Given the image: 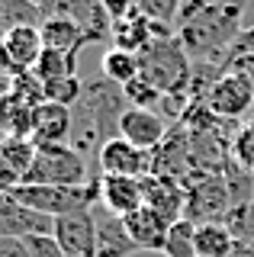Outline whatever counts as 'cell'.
<instances>
[{
    "label": "cell",
    "mask_w": 254,
    "mask_h": 257,
    "mask_svg": "<svg viewBox=\"0 0 254 257\" xmlns=\"http://www.w3.org/2000/svg\"><path fill=\"white\" fill-rule=\"evenodd\" d=\"M184 4L187 0H139V13L145 16V20H152L158 23V26H177V20H180V10H184Z\"/></svg>",
    "instance_id": "cell-28"
},
{
    "label": "cell",
    "mask_w": 254,
    "mask_h": 257,
    "mask_svg": "<svg viewBox=\"0 0 254 257\" xmlns=\"http://www.w3.org/2000/svg\"><path fill=\"white\" fill-rule=\"evenodd\" d=\"M52 238L58 241L65 257H97V215H93V209L55 219Z\"/></svg>",
    "instance_id": "cell-10"
},
{
    "label": "cell",
    "mask_w": 254,
    "mask_h": 257,
    "mask_svg": "<svg viewBox=\"0 0 254 257\" xmlns=\"http://www.w3.org/2000/svg\"><path fill=\"white\" fill-rule=\"evenodd\" d=\"M228 257H254V247H248V244H241V241H238L235 251L228 254Z\"/></svg>",
    "instance_id": "cell-36"
},
{
    "label": "cell",
    "mask_w": 254,
    "mask_h": 257,
    "mask_svg": "<svg viewBox=\"0 0 254 257\" xmlns=\"http://www.w3.org/2000/svg\"><path fill=\"white\" fill-rule=\"evenodd\" d=\"M33 187H87V161L74 145H39L33 171L26 174Z\"/></svg>",
    "instance_id": "cell-3"
},
{
    "label": "cell",
    "mask_w": 254,
    "mask_h": 257,
    "mask_svg": "<svg viewBox=\"0 0 254 257\" xmlns=\"http://www.w3.org/2000/svg\"><path fill=\"white\" fill-rule=\"evenodd\" d=\"M0 257H29V247L23 238H0Z\"/></svg>",
    "instance_id": "cell-34"
},
{
    "label": "cell",
    "mask_w": 254,
    "mask_h": 257,
    "mask_svg": "<svg viewBox=\"0 0 254 257\" xmlns=\"http://www.w3.org/2000/svg\"><path fill=\"white\" fill-rule=\"evenodd\" d=\"M4 39H7V48H10V58H13V71H33L45 52L39 26H17Z\"/></svg>",
    "instance_id": "cell-16"
},
{
    "label": "cell",
    "mask_w": 254,
    "mask_h": 257,
    "mask_svg": "<svg viewBox=\"0 0 254 257\" xmlns=\"http://www.w3.org/2000/svg\"><path fill=\"white\" fill-rule=\"evenodd\" d=\"M103 4H109V0H103ZM136 4H139V0H136Z\"/></svg>",
    "instance_id": "cell-38"
},
{
    "label": "cell",
    "mask_w": 254,
    "mask_h": 257,
    "mask_svg": "<svg viewBox=\"0 0 254 257\" xmlns=\"http://www.w3.org/2000/svg\"><path fill=\"white\" fill-rule=\"evenodd\" d=\"M71 109L58 106V103H39L36 116H33V132L29 139L36 145H68L71 139Z\"/></svg>",
    "instance_id": "cell-15"
},
{
    "label": "cell",
    "mask_w": 254,
    "mask_h": 257,
    "mask_svg": "<svg viewBox=\"0 0 254 257\" xmlns=\"http://www.w3.org/2000/svg\"><path fill=\"white\" fill-rule=\"evenodd\" d=\"M122 225H125V231H129L132 244H136L139 251H155V254L164 251V241H168L171 222L164 219V215H158L155 209L142 206L132 215H125Z\"/></svg>",
    "instance_id": "cell-14"
},
{
    "label": "cell",
    "mask_w": 254,
    "mask_h": 257,
    "mask_svg": "<svg viewBox=\"0 0 254 257\" xmlns=\"http://www.w3.org/2000/svg\"><path fill=\"white\" fill-rule=\"evenodd\" d=\"M10 74H13V58H10V48H7V39L0 36V77L10 80Z\"/></svg>",
    "instance_id": "cell-35"
},
{
    "label": "cell",
    "mask_w": 254,
    "mask_h": 257,
    "mask_svg": "<svg viewBox=\"0 0 254 257\" xmlns=\"http://www.w3.org/2000/svg\"><path fill=\"white\" fill-rule=\"evenodd\" d=\"M122 93H125V100H129V106H142V109H155L158 100H161V90L152 87L145 77H136L132 84H125Z\"/></svg>",
    "instance_id": "cell-31"
},
{
    "label": "cell",
    "mask_w": 254,
    "mask_h": 257,
    "mask_svg": "<svg viewBox=\"0 0 254 257\" xmlns=\"http://www.w3.org/2000/svg\"><path fill=\"white\" fill-rule=\"evenodd\" d=\"M26 247H29V257H65V251L58 247V241H55L52 235L26 238Z\"/></svg>",
    "instance_id": "cell-32"
},
{
    "label": "cell",
    "mask_w": 254,
    "mask_h": 257,
    "mask_svg": "<svg viewBox=\"0 0 254 257\" xmlns=\"http://www.w3.org/2000/svg\"><path fill=\"white\" fill-rule=\"evenodd\" d=\"M206 4H225V7H244L248 0H206Z\"/></svg>",
    "instance_id": "cell-37"
},
{
    "label": "cell",
    "mask_w": 254,
    "mask_h": 257,
    "mask_svg": "<svg viewBox=\"0 0 254 257\" xmlns=\"http://www.w3.org/2000/svg\"><path fill=\"white\" fill-rule=\"evenodd\" d=\"M7 90L13 96H20V100H26L29 106L45 103V84L39 80L36 71H13L10 80H7Z\"/></svg>",
    "instance_id": "cell-26"
},
{
    "label": "cell",
    "mask_w": 254,
    "mask_h": 257,
    "mask_svg": "<svg viewBox=\"0 0 254 257\" xmlns=\"http://www.w3.org/2000/svg\"><path fill=\"white\" fill-rule=\"evenodd\" d=\"M136 251L139 247L132 244L122 219H116V215H109L103 209V215H97V257H129Z\"/></svg>",
    "instance_id": "cell-17"
},
{
    "label": "cell",
    "mask_w": 254,
    "mask_h": 257,
    "mask_svg": "<svg viewBox=\"0 0 254 257\" xmlns=\"http://www.w3.org/2000/svg\"><path fill=\"white\" fill-rule=\"evenodd\" d=\"M232 161L238 167H244L248 174H254V122L241 125L232 139Z\"/></svg>",
    "instance_id": "cell-30"
},
{
    "label": "cell",
    "mask_w": 254,
    "mask_h": 257,
    "mask_svg": "<svg viewBox=\"0 0 254 257\" xmlns=\"http://www.w3.org/2000/svg\"><path fill=\"white\" fill-rule=\"evenodd\" d=\"M55 219L29 209L17 193H0V238H36L52 235Z\"/></svg>",
    "instance_id": "cell-9"
},
{
    "label": "cell",
    "mask_w": 254,
    "mask_h": 257,
    "mask_svg": "<svg viewBox=\"0 0 254 257\" xmlns=\"http://www.w3.org/2000/svg\"><path fill=\"white\" fill-rule=\"evenodd\" d=\"M33 71L39 74L42 84L58 80V77H71V74H77V55H65V52H55V48H45Z\"/></svg>",
    "instance_id": "cell-24"
},
{
    "label": "cell",
    "mask_w": 254,
    "mask_h": 257,
    "mask_svg": "<svg viewBox=\"0 0 254 257\" xmlns=\"http://www.w3.org/2000/svg\"><path fill=\"white\" fill-rule=\"evenodd\" d=\"M33 116L36 106H29L26 100L13 96L10 90L0 93V135H29L33 132Z\"/></svg>",
    "instance_id": "cell-20"
},
{
    "label": "cell",
    "mask_w": 254,
    "mask_h": 257,
    "mask_svg": "<svg viewBox=\"0 0 254 257\" xmlns=\"http://www.w3.org/2000/svg\"><path fill=\"white\" fill-rule=\"evenodd\" d=\"M97 164H100V174H109V177H148L155 171V151H145L139 145L119 139H106L97 148Z\"/></svg>",
    "instance_id": "cell-8"
},
{
    "label": "cell",
    "mask_w": 254,
    "mask_h": 257,
    "mask_svg": "<svg viewBox=\"0 0 254 257\" xmlns=\"http://www.w3.org/2000/svg\"><path fill=\"white\" fill-rule=\"evenodd\" d=\"M97 193H100V206L116 219H125L136 209L145 206V190H142L139 177H97Z\"/></svg>",
    "instance_id": "cell-11"
},
{
    "label": "cell",
    "mask_w": 254,
    "mask_h": 257,
    "mask_svg": "<svg viewBox=\"0 0 254 257\" xmlns=\"http://www.w3.org/2000/svg\"><path fill=\"white\" fill-rule=\"evenodd\" d=\"M196 257H228L235 251L238 238L228 231L225 222H203L196 225Z\"/></svg>",
    "instance_id": "cell-21"
},
{
    "label": "cell",
    "mask_w": 254,
    "mask_h": 257,
    "mask_svg": "<svg viewBox=\"0 0 254 257\" xmlns=\"http://www.w3.org/2000/svg\"><path fill=\"white\" fill-rule=\"evenodd\" d=\"M42 20H68L81 26L90 42L113 39V16L103 0H36Z\"/></svg>",
    "instance_id": "cell-6"
},
{
    "label": "cell",
    "mask_w": 254,
    "mask_h": 257,
    "mask_svg": "<svg viewBox=\"0 0 254 257\" xmlns=\"http://www.w3.org/2000/svg\"><path fill=\"white\" fill-rule=\"evenodd\" d=\"M142 190H145V206L155 209L158 215H164L171 225L187 215V187L180 180L148 174V177H142Z\"/></svg>",
    "instance_id": "cell-12"
},
{
    "label": "cell",
    "mask_w": 254,
    "mask_h": 257,
    "mask_svg": "<svg viewBox=\"0 0 254 257\" xmlns=\"http://www.w3.org/2000/svg\"><path fill=\"white\" fill-rule=\"evenodd\" d=\"M174 32H177L180 45L187 48V55L193 58V64H219V68H225L228 48L244 32V7L187 0Z\"/></svg>",
    "instance_id": "cell-1"
},
{
    "label": "cell",
    "mask_w": 254,
    "mask_h": 257,
    "mask_svg": "<svg viewBox=\"0 0 254 257\" xmlns=\"http://www.w3.org/2000/svg\"><path fill=\"white\" fill-rule=\"evenodd\" d=\"M17 196L29 209L49 215V219H61V215H71V212H87V209H93V203H100L97 180L87 183V187H33V183H23L17 190Z\"/></svg>",
    "instance_id": "cell-4"
},
{
    "label": "cell",
    "mask_w": 254,
    "mask_h": 257,
    "mask_svg": "<svg viewBox=\"0 0 254 257\" xmlns=\"http://www.w3.org/2000/svg\"><path fill=\"white\" fill-rule=\"evenodd\" d=\"M225 225H228V231H232L241 244L254 247V199L244 203V206H235L232 212L225 215Z\"/></svg>",
    "instance_id": "cell-29"
},
{
    "label": "cell",
    "mask_w": 254,
    "mask_h": 257,
    "mask_svg": "<svg viewBox=\"0 0 254 257\" xmlns=\"http://www.w3.org/2000/svg\"><path fill=\"white\" fill-rule=\"evenodd\" d=\"M196 222L190 219H180L171 225L168 231V241H164V257H196Z\"/></svg>",
    "instance_id": "cell-25"
},
{
    "label": "cell",
    "mask_w": 254,
    "mask_h": 257,
    "mask_svg": "<svg viewBox=\"0 0 254 257\" xmlns=\"http://www.w3.org/2000/svg\"><path fill=\"white\" fill-rule=\"evenodd\" d=\"M39 29H42L45 48H55V52L77 55L84 45H90V36H87L81 26L68 23V20H42V23H39Z\"/></svg>",
    "instance_id": "cell-18"
},
{
    "label": "cell",
    "mask_w": 254,
    "mask_h": 257,
    "mask_svg": "<svg viewBox=\"0 0 254 257\" xmlns=\"http://www.w3.org/2000/svg\"><path fill=\"white\" fill-rule=\"evenodd\" d=\"M171 125L164 122L161 116H158L155 109H142V106H129L122 112V119H119V139L139 145V148L145 151H155L158 145H161L164 139H168Z\"/></svg>",
    "instance_id": "cell-13"
},
{
    "label": "cell",
    "mask_w": 254,
    "mask_h": 257,
    "mask_svg": "<svg viewBox=\"0 0 254 257\" xmlns=\"http://www.w3.org/2000/svg\"><path fill=\"white\" fill-rule=\"evenodd\" d=\"M100 74L116 87H125L132 84L136 77H142V58L136 52H125V48H116L109 45L100 58Z\"/></svg>",
    "instance_id": "cell-19"
},
{
    "label": "cell",
    "mask_w": 254,
    "mask_h": 257,
    "mask_svg": "<svg viewBox=\"0 0 254 257\" xmlns=\"http://www.w3.org/2000/svg\"><path fill=\"white\" fill-rule=\"evenodd\" d=\"M84 96V80L77 74L71 77H58V80H49L45 84V103H58V106H74V103H81Z\"/></svg>",
    "instance_id": "cell-27"
},
{
    "label": "cell",
    "mask_w": 254,
    "mask_h": 257,
    "mask_svg": "<svg viewBox=\"0 0 254 257\" xmlns=\"http://www.w3.org/2000/svg\"><path fill=\"white\" fill-rule=\"evenodd\" d=\"M203 106L209 112H216L225 122H238L254 109V87L251 77L241 71H222V74L209 84V90L203 96Z\"/></svg>",
    "instance_id": "cell-7"
},
{
    "label": "cell",
    "mask_w": 254,
    "mask_h": 257,
    "mask_svg": "<svg viewBox=\"0 0 254 257\" xmlns=\"http://www.w3.org/2000/svg\"><path fill=\"white\" fill-rule=\"evenodd\" d=\"M0 155H4V161L23 177V183H26V174L33 171V164H36L39 145L29 139V135H7V139H0Z\"/></svg>",
    "instance_id": "cell-22"
},
{
    "label": "cell",
    "mask_w": 254,
    "mask_h": 257,
    "mask_svg": "<svg viewBox=\"0 0 254 257\" xmlns=\"http://www.w3.org/2000/svg\"><path fill=\"white\" fill-rule=\"evenodd\" d=\"M187 187V215L184 219L203 225V222H225V215L235 209L232 193L222 174H193L184 183Z\"/></svg>",
    "instance_id": "cell-5"
},
{
    "label": "cell",
    "mask_w": 254,
    "mask_h": 257,
    "mask_svg": "<svg viewBox=\"0 0 254 257\" xmlns=\"http://www.w3.org/2000/svg\"><path fill=\"white\" fill-rule=\"evenodd\" d=\"M20 187H23V177L7 164L4 155H0V193H17Z\"/></svg>",
    "instance_id": "cell-33"
},
{
    "label": "cell",
    "mask_w": 254,
    "mask_h": 257,
    "mask_svg": "<svg viewBox=\"0 0 254 257\" xmlns=\"http://www.w3.org/2000/svg\"><path fill=\"white\" fill-rule=\"evenodd\" d=\"M142 58V77L161 93H190L193 84V58L187 55V48L180 45L177 32L164 39H155Z\"/></svg>",
    "instance_id": "cell-2"
},
{
    "label": "cell",
    "mask_w": 254,
    "mask_h": 257,
    "mask_svg": "<svg viewBox=\"0 0 254 257\" xmlns=\"http://www.w3.org/2000/svg\"><path fill=\"white\" fill-rule=\"evenodd\" d=\"M39 23H42V13L36 0H0V36L17 26H39Z\"/></svg>",
    "instance_id": "cell-23"
}]
</instances>
